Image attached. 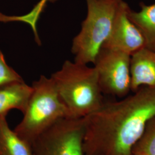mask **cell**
I'll use <instances>...</instances> for the list:
<instances>
[{
  "mask_svg": "<svg viewBox=\"0 0 155 155\" xmlns=\"http://www.w3.org/2000/svg\"><path fill=\"white\" fill-rule=\"evenodd\" d=\"M155 117V87L142 86L107 102L83 118L84 155H131L148 121Z\"/></svg>",
  "mask_w": 155,
  "mask_h": 155,
  "instance_id": "1",
  "label": "cell"
},
{
  "mask_svg": "<svg viewBox=\"0 0 155 155\" xmlns=\"http://www.w3.org/2000/svg\"><path fill=\"white\" fill-rule=\"evenodd\" d=\"M51 78L70 117L87 116L104 102L94 66L66 61Z\"/></svg>",
  "mask_w": 155,
  "mask_h": 155,
  "instance_id": "2",
  "label": "cell"
},
{
  "mask_svg": "<svg viewBox=\"0 0 155 155\" xmlns=\"http://www.w3.org/2000/svg\"><path fill=\"white\" fill-rule=\"evenodd\" d=\"M32 87V92L22 119L13 129L30 145L54 123L70 117L51 77L41 75L33 82Z\"/></svg>",
  "mask_w": 155,
  "mask_h": 155,
  "instance_id": "3",
  "label": "cell"
},
{
  "mask_svg": "<svg viewBox=\"0 0 155 155\" xmlns=\"http://www.w3.org/2000/svg\"><path fill=\"white\" fill-rule=\"evenodd\" d=\"M121 0H86L87 13L72 41L74 61L94 64L108 39Z\"/></svg>",
  "mask_w": 155,
  "mask_h": 155,
  "instance_id": "4",
  "label": "cell"
},
{
  "mask_svg": "<svg viewBox=\"0 0 155 155\" xmlns=\"http://www.w3.org/2000/svg\"><path fill=\"white\" fill-rule=\"evenodd\" d=\"M83 118L66 117L46 129L31 144L33 155H84Z\"/></svg>",
  "mask_w": 155,
  "mask_h": 155,
  "instance_id": "5",
  "label": "cell"
},
{
  "mask_svg": "<svg viewBox=\"0 0 155 155\" xmlns=\"http://www.w3.org/2000/svg\"><path fill=\"white\" fill-rule=\"evenodd\" d=\"M94 67L103 94L122 98L131 91V56L102 48Z\"/></svg>",
  "mask_w": 155,
  "mask_h": 155,
  "instance_id": "6",
  "label": "cell"
},
{
  "mask_svg": "<svg viewBox=\"0 0 155 155\" xmlns=\"http://www.w3.org/2000/svg\"><path fill=\"white\" fill-rule=\"evenodd\" d=\"M130 7L121 0L110 34L102 48L115 50L129 55L145 48L144 36L129 17Z\"/></svg>",
  "mask_w": 155,
  "mask_h": 155,
  "instance_id": "7",
  "label": "cell"
},
{
  "mask_svg": "<svg viewBox=\"0 0 155 155\" xmlns=\"http://www.w3.org/2000/svg\"><path fill=\"white\" fill-rule=\"evenodd\" d=\"M155 87V52L146 48L131 56V91Z\"/></svg>",
  "mask_w": 155,
  "mask_h": 155,
  "instance_id": "8",
  "label": "cell"
},
{
  "mask_svg": "<svg viewBox=\"0 0 155 155\" xmlns=\"http://www.w3.org/2000/svg\"><path fill=\"white\" fill-rule=\"evenodd\" d=\"M32 92V87L24 81L8 83L0 87V118L17 109L23 113Z\"/></svg>",
  "mask_w": 155,
  "mask_h": 155,
  "instance_id": "9",
  "label": "cell"
},
{
  "mask_svg": "<svg viewBox=\"0 0 155 155\" xmlns=\"http://www.w3.org/2000/svg\"><path fill=\"white\" fill-rule=\"evenodd\" d=\"M129 17L144 36L145 48L155 52V4H140L137 11H129Z\"/></svg>",
  "mask_w": 155,
  "mask_h": 155,
  "instance_id": "10",
  "label": "cell"
},
{
  "mask_svg": "<svg viewBox=\"0 0 155 155\" xmlns=\"http://www.w3.org/2000/svg\"><path fill=\"white\" fill-rule=\"evenodd\" d=\"M0 139L4 155H33L31 145L9 127L6 117L0 118Z\"/></svg>",
  "mask_w": 155,
  "mask_h": 155,
  "instance_id": "11",
  "label": "cell"
},
{
  "mask_svg": "<svg viewBox=\"0 0 155 155\" xmlns=\"http://www.w3.org/2000/svg\"><path fill=\"white\" fill-rule=\"evenodd\" d=\"M131 155H155V117L147 122L143 133L132 148Z\"/></svg>",
  "mask_w": 155,
  "mask_h": 155,
  "instance_id": "12",
  "label": "cell"
},
{
  "mask_svg": "<svg viewBox=\"0 0 155 155\" xmlns=\"http://www.w3.org/2000/svg\"><path fill=\"white\" fill-rule=\"evenodd\" d=\"M23 81L22 77L6 63L4 54L0 50V87L8 83Z\"/></svg>",
  "mask_w": 155,
  "mask_h": 155,
  "instance_id": "13",
  "label": "cell"
},
{
  "mask_svg": "<svg viewBox=\"0 0 155 155\" xmlns=\"http://www.w3.org/2000/svg\"><path fill=\"white\" fill-rule=\"evenodd\" d=\"M0 155H4L3 150H2V145H1V139H0Z\"/></svg>",
  "mask_w": 155,
  "mask_h": 155,
  "instance_id": "14",
  "label": "cell"
},
{
  "mask_svg": "<svg viewBox=\"0 0 155 155\" xmlns=\"http://www.w3.org/2000/svg\"><path fill=\"white\" fill-rule=\"evenodd\" d=\"M52 1H54V0H52Z\"/></svg>",
  "mask_w": 155,
  "mask_h": 155,
  "instance_id": "15",
  "label": "cell"
},
{
  "mask_svg": "<svg viewBox=\"0 0 155 155\" xmlns=\"http://www.w3.org/2000/svg\"></svg>",
  "mask_w": 155,
  "mask_h": 155,
  "instance_id": "16",
  "label": "cell"
}]
</instances>
